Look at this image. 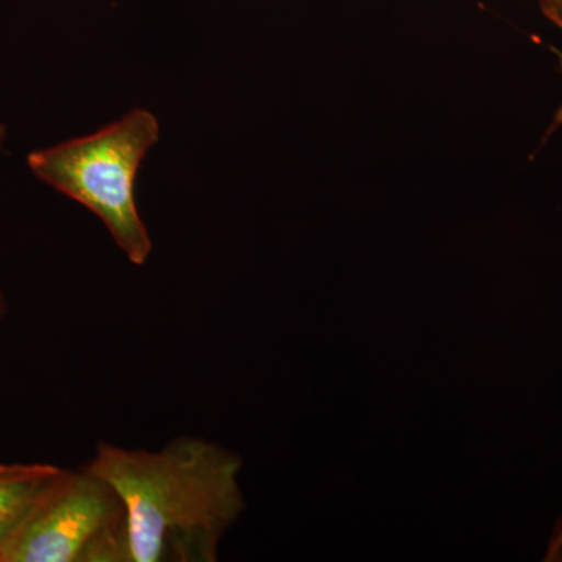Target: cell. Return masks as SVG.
<instances>
[{"label": "cell", "instance_id": "1", "mask_svg": "<svg viewBox=\"0 0 562 562\" xmlns=\"http://www.w3.org/2000/svg\"><path fill=\"white\" fill-rule=\"evenodd\" d=\"M87 465L124 503L131 562H216L246 509L241 457L199 436L160 450L99 442Z\"/></svg>", "mask_w": 562, "mask_h": 562}, {"label": "cell", "instance_id": "2", "mask_svg": "<svg viewBox=\"0 0 562 562\" xmlns=\"http://www.w3.org/2000/svg\"><path fill=\"white\" fill-rule=\"evenodd\" d=\"M160 132L151 111L135 109L90 135L31 151L27 166L36 179L90 210L128 261L143 266L154 243L139 214L136 181Z\"/></svg>", "mask_w": 562, "mask_h": 562}, {"label": "cell", "instance_id": "3", "mask_svg": "<svg viewBox=\"0 0 562 562\" xmlns=\"http://www.w3.org/2000/svg\"><path fill=\"white\" fill-rule=\"evenodd\" d=\"M0 562H131L120 494L88 465L61 468L0 546Z\"/></svg>", "mask_w": 562, "mask_h": 562}, {"label": "cell", "instance_id": "4", "mask_svg": "<svg viewBox=\"0 0 562 562\" xmlns=\"http://www.w3.org/2000/svg\"><path fill=\"white\" fill-rule=\"evenodd\" d=\"M60 471L58 465L41 462L0 464V546Z\"/></svg>", "mask_w": 562, "mask_h": 562}, {"label": "cell", "instance_id": "5", "mask_svg": "<svg viewBox=\"0 0 562 562\" xmlns=\"http://www.w3.org/2000/svg\"><path fill=\"white\" fill-rule=\"evenodd\" d=\"M539 5H541L543 14L554 25L562 29V0H539Z\"/></svg>", "mask_w": 562, "mask_h": 562}, {"label": "cell", "instance_id": "6", "mask_svg": "<svg viewBox=\"0 0 562 562\" xmlns=\"http://www.w3.org/2000/svg\"><path fill=\"white\" fill-rule=\"evenodd\" d=\"M546 561L562 562V522L558 530L554 531L552 541H550L549 550H547Z\"/></svg>", "mask_w": 562, "mask_h": 562}, {"label": "cell", "instance_id": "7", "mask_svg": "<svg viewBox=\"0 0 562 562\" xmlns=\"http://www.w3.org/2000/svg\"><path fill=\"white\" fill-rule=\"evenodd\" d=\"M7 313H9V302H7V297L5 294H3V291L0 290V321L7 316Z\"/></svg>", "mask_w": 562, "mask_h": 562}, {"label": "cell", "instance_id": "8", "mask_svg": "<svg viewBox=\"0 0 562 562\" xmlns=\"http://www.w3.org/2000/svg\"><path fill=\"white\" fill-rule=\"evenodd\" d=\"M7 143V127L3 124H0V157H2L3 149H5Z\"/></svg>", "mask_w": 562, "mask_h": 562}]
</instances>
